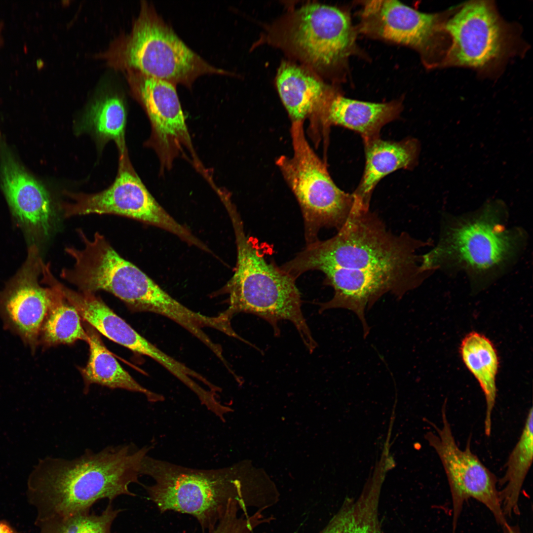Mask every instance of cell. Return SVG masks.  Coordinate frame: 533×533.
I'll return each instance as SVG.
<instances>
[{
	"label": "cell",
	"mask_w": 533,
	"mask_h": 533,
	"mask_svg": "<svg viewBox=\"0 0 533 533\" xmlns=\"http://www.w3.org/2000/svg\"><path fill=\"white\" fill-rule=\"evenodd\" d=\"M153 446L124 444L98 452L87 449L71 459H40L28 482V499L37 513L35 524L91 511L101 499L135 496L129 486L140 483L142 460Z\"/></svg>",
	"instance_id": "6da1fadb"
},
{
	"label": "cell",
	"mask_w": 533,
	"mask_h": 533,
	"mask_svg": "<svg viewBox=\"0 0 533 533\" xmlns=\"http://www.w3.org/2000/svg\"><path fill=\"white\" fill-rule=\"evenodd\" d=\"M425 245L407 232L392 233L370 209L353 207L335 236L307 244L287 266L296 277L326 268L423 273L417 252Z\"/></svg>",
	"instance_id": "7a4b0ae2"
},
{
	"label": "cell",
	"mask_w": 533,
	"mask_h": 533,
	"mask_svg": "<svg viewBox=\"0 0 533 533\" xmlns=\"http://www.w3.org/2000/svg\"><path fill=\"white\" fill-rule=\"evenodd\" d=\"M228 213L235 236L237 259L235 271L227 284L228 308L224 313L231 319L244 312L258 316L280 335L278 324H294L306 349L316 345L302 310L300 293L293 277L268 257L266 248L246 235L239 215L232 207Z\"/></svg>",
	"instance_id": "3957f363"
},
{
	"label": "cell",
	"mask_w": 533,
	"mask_h": 533,
	"mask_svg": "<svg viewBox=\"0 0 533 533\" xmlns=\"http://www.w3.org/2000/svg\"><path fill=\"white\" fill-rule=\"evenodd\" d=\"M99 57L115 69H132L189 88L201 76L229 74L191 50L145 0L130 32L114 40Z\"/></svg>",
	"instance_id": "277c9868"
},
{
	"label": "cell",
	"mask_w": 533,
	"mask_h": 533,
	"mask_svg": "<svg viewBox=\"0 0 533 533\" xmlns=\"http://www.w3.org/2000/svg\"><path fill=\"white\" fill-rule=\"evenodd\" d=\"M140 473L153 480V484L142 486L161 512L174 510L191 515L203 528L210 530L216 525L231 499L237 500L246 511L256 504L232 468H192L148 455Z\"/></svg>",
	"instance_id": "5b68a950"
},
{
	"label": "cell",
	"mask_w": 533,
	"mask_h": 533,
	"mask_svg": "<svg viewBox=\"0 0 533 533\" xmlns=\"http://www.w3.org/2000/svg\"><path fill=\"white\" fill-rule=\"evenodd\" d=\"M304 122H292V157L280 156L276 163L295 195L304 218L307 244L318 240L323 228L338 230L354 206L351 194L340 190L330 176L327 166L308 143Z\"/></svg>",
	"instance_id": "8992f818"
},
{
	"label": "cell",
	"mask_w": 533,
	"mask_h": 533,
	"mask_svg": "<svg viewBox=\"0 0 533 533\" xmlns=\"http://www.w3.org/2000/svg\"><path fill=\"white\" fill-rule=\"evenodd\" d=\"M284 39L303 60L316 69L343 71L357 50V30L348 13L332 6L306 4L289 18Z\"/></svg>",
	"instance_id": "52a82bcc"
},
{
	"label": "cell",
	"mask_w": 533,
	"mask_h": 533,
	"mask_svg": "<svg viewBox=\"0 0 533 533\" xmlns=\"http://www.w3.org/2000/svg\"><path fill=\"white\" fill-rule=\"evenodd\" d=\"M442 427L433 424L437 434L425 438L441 461L453 503L452 533H456L464 502L473 498L485 505L501 527L507 523L497 489V479L471 450V437L463 450L457 445L447 415V401L442 407Z\"/></svg>",
	"instance_id": "ba28073f"
},
{
	"label": "cell",
	"mask_w": 533,
	"mask_h": 533,
	"mask_svg": "<svg viewBox=\"0 0 533 533\" xmlns=\"http://www.w3.org/2000/svg\"><path fill=\"white\" fill-rule=\"evenodd\" d=\"M64 204V215L110 214L129 217L156 226L200 248L202 242L171 216L152 195L140 179L122 158L118 173L106 190L94 194H71Z\"/></svg>",
	"instance_id": "9c48e42d"
},
{
	"label": "cell",
	"mask_w": 533,
	"mask_h": 533,
	"mask_svg": "<svg viewBox=\"0 0 533 533\" xmlns=\"http://www.w3.org/2000/svg\"><path fill=\"white\" fill-rule=\"evenodd\" d=\"M358 18L360 33L412 48L430 65L442 29L438 15L419 12L396 0H365L360 3Z\"/></svg>",
	"instance_id": "30bf717a"
},
{
	"label": "cell",
	"mask_w": 533,
	"mask_h": 533,
	"mask_svg": "<svg viewBox=\"0 0 533 533\" xmlns=\"http://www.w3.org/2000/svg\"><path fill=\"white\" fill-rule=\"evenodd\" d=\"M325 283L334 289L333 298L319 304V312L343 308L354 312L361 321L364 337L370 332L365 312L387 293L398 299L418 287L426 274L390 270H360L326 268L321 270Z\"/></svg>",
	"instance_id": "8fae6325"
},
{
	"label": "cell",
	"mask_w": 533,
	"mask_h": 533,
	"mask_svg": "<svg viewBox=\"0 0 533 533\" xmlns=\"http://www.w3.org/2000/svg\"><path fill=\"white\" fill-rule=\"evenodd\" d=\"M42 264L37 249L32 246L22 268L0 294V314L4 324L33 351L39 343L52 301L50 285L43 287L38 282Z\"/></svg>",
	"instance_id": "7c38bea8"
},
{
	"label": "cell",
	"mask_w": 533,
	"mask_h": 533,
	"mask_svg": "<svg viewBox=\"0 0 533 533\" xmlns=\"http://www.w3.org/2000/svg\"><path fill=\"white\" fill-rule=\"evenodd\" d=\"M445 237L443 245L423 256L428 268L446 256L471 269L488 270L505 261L514 246L509 233L486 215L462 222Z\"/></svg>",
	"instance_id": "4fadbf2b"
},
{
	"label": "cell",
	"mask_w": 533,
	"mask_h": 533,
	"mask_svg": "<svg viewBox=\"0 0 533 533\" xmlns=\"http://www.w3.org/2000/svg\"><path fill=\"white\" fill-rule=\"evenodd\" d=\"M445 28L452 42L450 63L481 67L501 55L506 34L494 8L486 1L464 5L447 23Z\"/></svg>",
	"instance_id": "5bb4252c"
},
{
	"label": "cell",
	"mask_w": 533,
	"mask_h": 533,
	"mask_svg": "<svg viewBox=\"0 0 533 533\" xmlns=\"http://www.w3.org/2000/svg\"><path fill=\"white\" fill-rule=\"evenodd\" d=\"M132 95L147 113L159 142L165 148L190 143L176 85L132 69L124 71Z\"/></svg>",
	"instance_id": "9a60e30c"
},
{
	"label": "cell",
	"mask_w": 533,
	"mask_h": 533,
	"mask_svg": "<svg viewBox=\"0 0 533 533\" xmlns=\"http://www.w3.org/2000/svg\"><path fill=\"white\" fill-rule=\"evenodd\" d=\"M1 182L8 204L20 225L32 235H48L53 210L43 185L8 154L1 162Z\"/></svg>",
	"instance_id": "2e32d148"
},
{
	"label": "cell",
	"mask_w": 533,
	"mask_h": 533,
	"mask_svg": "<svg viewBox=\"0 0 533 533\" xmlns=\"http://www.w3.org/2000/svg\"><path fill=\"white\" fill-rule=\"evenodd\" d=\"M366 163L363 176L352 193L354 204L369 209L373 191L386 175L400 169H412L417 164L420 145L415 138L400 141H385L378 138L364 143Z\"/></svg>",
	"instance_id": "e0dca14e"
},
{
	"label": "cell",
	"mask_w": 533,
	"mask_h": 533,
	"mask_svg": "<svg viewBox=\"0 0 533 533\" xmlns=\"http://www.w3.org/2000/svg\"><path fill=\"white\" fill-rule=\"evenodd\" d=\"M281 100L292 122L316 117L317 122L329 100L338 92L303 67L282 63L276 75Z\"/></svg>",
	"instance_id": "ac0fdd59"
},
{
	"label": "cell",
	"mask_w": 533,
	"mask_h": 533,
	"mask_svg": "<svg viewBox=\"0 0 533 533\" xmlns=\"http://www.w3.org/2000/svg\"><path fill=\"white\" fill-rule=\"evenodd\" d=\"M402 109L399 100L368 102L347 98L338 93L326 105L320 123L327 129L334 125L353 130L366 143L380 138L381 128L398 118Z\"/></svg>",
	"instance_id": "d6986e66"
},
{
	"label": "cell",
	"mask_w": 533,
	"mask_h": 533,
	"mask_svg": "<svg viewBox=\"0 0 533 533\" xmlns=\"http://www.w3.org/2000/svg\"><path fill=\"white\" fill-rule=\"evenodd\" d=\"M459 351L464 364L477 380L484 393L486 401L484 430L485 435L490 436L497 395L496 377L499 359L496 350L486 336L472 332L462 340Z\"/></svg>",
	"instance_id": "ffe728a7"
},
{
	"label": "cell",
	"mask_w": 533,
	"mask_h": 533,
	"mask_svg": "<svg viewBox=\"0 0 533 533\" xmlns=\"http://www.w3.org/2000/svg\"><path fill=\"white\" fill-rule=\"evenodd\" d=\"M86 332L90 354L87 364L82 370L86 386L95 383L142 393L152 403L164 400L162 395L150 390L135 381L106 348L93 328H88Z\"/></svg>",
	"instance_id": "44dd1931"
},
{
	"label": "cell",
	"mask_w": 533,
	"mask_h": 533,
	"mask_svg": "<svg viewBox=\"0 0 533 533\" xmlns=\"http://www.w3.org/2000/svg\"><path fill=\"white\" fill-rule=\"evenodd\" d=\"M42 274L44 281L51 287L52 301L40 331L39 343L50 346L71 344L78 340L87 342L88 335L81 325L78 311L64 296L59 281L48 266L44 268Z\"/></svg>",
	"instance_id": "7402d4cb"
},
{
	"label": "cell",
	"mask_w": 533,
	"mask_h": 533,
	"mask_svg": "<svg viewBox=\"0 0 533 533\" xmlns=\"http://www.w3.org/2000/svg\"><path fill=\"white\" fill-rule=\"evenodd\" d=\"M533 456V409L529 410L520 438L506 464V470L498 481V490L504 516L519 515V499L522 488L531 467Z\"/></svg>",
	"instance_id": "603a6c76"
},
{
	"label": "cell",
	"mask_w": 533,
	"mask_h": 533,
	"mask_svg": "<svg viewBox=\"0 0 533 533\" xmlns=\"http://www.w3.org/2000/svg\"><path fill=\"white\" fill-rule=\"evenodd\" d=\"M381 482L371 481L355 500L346 499L318 533H381L378 517Z\"/></svg>",
	"instance_id": "cb8c5ba5"
},
{
	"label": "cell",
	"mask_w": 533,
	"mask_h": 533,
	"mask_svg": "<svg viewBox=\"0 0 533 533\" xmlns=\"http://www.w3.org/2000/svg\"><path fill=\"white\" fill-rule=\"evenodd\" d=\"M126 119L122 100L116 96H108L91 105L83 118V126L102 139L114 141L123 154Z\"/></svg>",
	"instance_id": "d4e9b609"
},
{
	"label": "cell",
	"mask_w": 533,
	"mask_h": 533,
	"mask_svg": "<svg viewBox=\"0 0 533 533\" xmlns=\"http://www.w3.org/2000/svg\"><path fill=\"white\" fill-rule=\"evenodd\" d=\"M122 510L112 502L99 513L91 511L64 518H53L36 524L39 533H112L113 524Z\"/></svg>",
	"instance_id": "484cf974"
},
{
	"label": "cell",
	"mask_w": 533,
	"mask_h": 533,
	"mask_svg": "<svg viewBox=\"0 0 533 533\" xmlns=\"http://www.w3.org/2000/svg\"><path fill=\"white\" fill-rule=\"evenodd\" d=\"M0 533H19L6 521L0 520Z\"/></svg>",
	"instance_id": "4316f807"
},
{
	"label": "cell",
	"mask_w": 533,
	"mask_h": 533,
	"mask_svg": "<svg viewBox=\"0 0 533 533\" xmlns=\"http://www.w3.org/2000/svg\"><path fill=\"white\" fill-rule=\"evenodd\" d=\"M504 533H522L517 525L511 526L508 523L502 527Z\"/></svg>",
	"instance_id": "83f0119b"
}]
</instances>
